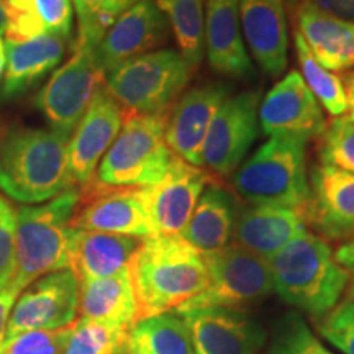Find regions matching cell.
I'll use <instances>...</instances> for the list:
<instances>
[{
	"mask_svg": "<svg viewBox=\"0 0 354 354\" xmlns=\"http://www.w3.org/2000/svg\"><path fill=\"white\" fill-rule=\"evenodd\" d=\"M274 292L287 305L312 317H325L346 295L349 274L330 243L308 228L269 259Z\"/></svg>",
	"mask_w": 354,
	"mask_h": 354,
	"instance_id": "3",
	"label": "cell"
},
{
	"mask_svg": "<svg viewBox=\"0 0 354 354\" xmlns=\"http://www.w3.org/2000/svg\"><path fill=\"white\" fill-rule=\"evenodd\" d=\"M271 354H336L318 339L302 315L287 313L274 326Z\"/></svg>",
	"mask_w": 354,
	"mask_h": 354,
	"instance_id": "33",
	"label": "cell"
},
{
	"mask_svg": "<svg viewBox=\"0 0 354 354\" xmlns=\"http://www.w3.org/2000/svg\"><path fill=\"white\" fill-rule=\"evenodd\" d=\"M165 13L179 53L196 71L205 51V3L203 0H153Z\"/></svg>",
	"mask_w": 354,
	"mask_h": 354,
	"instance_id": "29",
	"label": "cell"
},
{
	"mask_svg": "<svg viewBox=\"0 0 354 354\" xmlns=\"http://www.w3.org/2000/svg\"><path fill=\"white\" fill-rule=\"evenodd\" d=\"M79 313L86 320L130 330L138 322V302L130 268L110 277L81 282Z\"/></svg>",
	"mask_w": 354,
	"mask_h": 354,
	"instance_id": "26",
	"label": "cell"
},
{
	"mask_svg": "<svg viewBox=\"0 0 354 354\" xmlns=\"http://www.w3.org/2000/svg\"><path fill=\"white\" fill-rule=\"evenodd\" d=\"M299 2H300V0H284V3H286V8H287V10H289L290 15H292V12H294L295 8H297Z\"/></svg>",
	"mask_w": 354,
	"mask_h": 354,
	"instance_id": "45",
	"label": "cell"
},
{
	"mask_svg": "<svg viewBox=\"0 0 354 354\" xmlns=\"http://www.w3.org/2000/svg\"><path fill=\"white\" fill-rule=\"evenodd\" d=\"M81 203V190L73 187L53 201L17 212L15 274L10 282L17 292L46 274L69 269L73 216Z\"/></svg>",
	"mask_w": 354,
	"mask_h": 354,
	"instance_id": "4",
	"label": "cell"
},
{
	"mask_svg": "<svg viewBox=\"0 0 354 354\" xmlns=\"http://www.w3.org/2000/svg\"><path fill=\"white\" fill-rule=\"evenodd\" d=\"M295 53H297V61L302 71V79L307 84L318 104L328 112L331 117H343L346 113V94L342 77L336 76L335 73L325 69L318 61L313 57L312 51L305 43L297 30L294 33Z\"/></svg>",
	"mask_w": 354,
	"mask_h": 354,
	"instance_id": "30",
	"label": "cell"
},
{
	"mask_svg": "<svg viewBox=\"0 0 354 354\" xmlns=\"http://www.w3.org/2000/svg\"><path fill=\"white\" fill-rule=\"evenodd\" d=\"M71 225L77 230L123 234L140 240L154 236L146 187L82 190L81 203Z\"/></svg>",
	"mask_w": 354,
	"mask_h": 354,
	"instance_id": "12",
	"label": "cell"
},
{
	"mask_svg": "<svg viewBox=\"0 0 354 354\" xmlns=\"http://www.w3.org/2000/svg\"><path fill=\"white\" fill-rule=\"evenodd\" d=\"M46 33L38 17L33 0H8L7 3V43H24Z\"/></svg>",
	"mask_w": 354,
	"mask_h": 354,
	"instance_id": "36",
	"label": "cell"
},
{
	"mask_svg": "<svg viewBox=\"0 0 354 354\" xmlns=\"http://www.w3.org/2000/svg\"><path fill=\"white\" fill-rule=\"evenodd\" d=\"M6 66H7V46H6V41L0 38V81L3 79Z\"/></svg>",
	"mask_w": 354,
	"mask_h": 354,
	"instance_id": "44",
	"label": "cell"
},
{
	"mask_svg": "<svg viewBox=\"0 0 354 354\" xmlns=\"http://www.w3.org/2000/svg\"><path fill=\"white\" fill-rule=\"evenodd\" d=\"M344 94H346V113L348 118L354 123V69L348 71L346 74L342 77Z\"/></svg>",
	"mask_w": 354,
	"mask_h": 354,
	"instance_id": "42",
	"label": "cell"
},
{
	"mask_svg": "<svg viewBox=\"0 0 354 354\" xmlns=\"http://www.w3.org/2000/svg\"><path fill=\"white\" fill-rule=\"evenodd\" d=\"M236 196L250 205H281L305 210L310 197L307 141L271 136L234 171Z\"/></svg>",
	"mask_w": 354,
	"mask_h": 354,
	"instance_id": "6",
	"label": "cell"
},
{
	"mask_svg": "<svg viewBox=\"0 0 354 354\" xmlns=\"http://www.w3.org/2000/svg\"><path fill=\"white\" fill-rule=\"evenodd\" d=\"M69 38L56 33H43L24 43H7V66L0 97L24 94L41 81L61 63L68 50Z\"/></svg>",
	"mask_w": 354,
	"mask_h": 354,
	"instance_id": "25",
	"label": "cell"
},
{
	"mask_svg": "<svg viewBox=\"0 0 354 354\" xmlns=\"http://www.w3.org/2000/svg\"><path fill=\"white\" fill-rule=\"evenodd\" d=\"M335 258L349 274V286L346 295H344V302H349V300H354V240L343 243V245L336 250Z\"/></svg>",
	"mask_w": 354,
	"mask_h": 354,
	"instance_id": "40",
	"label": "cell"
},
{
	"mask_svg": "<svg viewBox=\"0 0 354 354\" xmlns=\"http://www.w3.org/2000/svg\"><path fill=\"white\" fill-rule=\"evenodd\" d=\"M203 33L212 69L238 81L254 76L253 63L243 41L240 0H205Z\"/></svg>",
	"mask_w": 354,
	"mask_h": 354,
	"instance_id": "21",
	"label": "cell"
},
{
	"mask_svg": "<svg viewBox=\"0 0 354 354\" xmlns=\"http://www.w3.org/2000/svg\"><path fill=\"white\" fill-rule=\"evenodd\" d=\"M68 136L13 127L0 135V189L13 201L43 203L76 187L69 171Z\"/></svg>",
	"mask_w": 354,
	"mask_h": 354,
	"instance_id": "2",
	"label": "cell"
},
{
	"mask_svg": "<svg viewBox=\"0 0 354 354\" xmlns=\"http://www.w3.org/2000/svg\"><path fill=\"white\" fill-rule=\"evenodd\" d=\"M236 197L220 184H209L180 236L203 254L228 246L238 215Z\"/></svg>",
	"mask_w": 354,
	"mask_h": 354,
	"instance_id": "27",
	"label": "cell"
},
{
	"mask_svg": "<svg viewBox=\"0 0 354 354\" xmlns=\"http://www.w3.org/2000/svg\"><path fill=\"white\" fill-rule=\"evenodd\" d=\"M19 295H20V292L12 289L10 286L0 292V344H2L3 338H6L8 318H10L12 308H13V305H15L17 297H19Z\"/></svg>",
	"mask_w": 354,
	"mask_h": 354,
	"instance_id": "41",
	"label": "cell"
},
{
	"mask_svg": "<svg viewBox=\"0 0 354 354\" xmlns=\"http://www.w3.org/2000/svg\"><path fill=\"white\" fill-rule=\"evenodd\" d=\"M261 92L228 95L212 120L202 149V166L216 176H230L250 153L259 133Z\"/></svg>",
	"mask_w": 354,
	"mask_h": 354,
	"instance_id": "10",
	"label": "cell"
},
{
	"mask_svg": "<svg viewBox=\"0 0 354 354\" xmlns=\"http://www.w3.org/2000/svg\"><path fill=\"white\" fill-rule=\"evenodd\" d=\"M317 330L338 351L354 354V300L338 305Z\"/></svg>",
	"mask_w": 354,
	"mask_h": 354,
	"instance_id": "37",
	"label": "cell"
},
{
	"mask_svg": "<svg viewBox=\"0 0 354 354\" xmlns=\"http://www.w3.org/2000/svg\"><path fill=\"white\" fill-rule=\"evenodd\" d=\"M118 354H196V351L183 317L167 312L135 322Z\"/></svg>",
	"mask_w": 354,
	"mask_h": 354,
	"instance_id": "28",
	"label": "cell"
},
{
	"mask_svg": "<svg viewBox=\"0 0 354 354\" xmlns=\"http://www.w3.org/2000/svg\"><path fill=\"white\" fill-rule=\"evenodd\" d=\"M128 330L79 318L71 325L63 354H118Z\"/></svg>",
	"mask_w": 354,
	"mask_h": 354,
	"instance_id": "32",
	"label": "cell"
},
{
	"mask_svg": "<svg viewBox=\"0 0 354 354\" xmlns=\"http://www.w3.org/2000/svg\"><path fill=\"white\" fill-rule=\"evenodd\" d=\"M210 174L177 156L161 183L146 187L154 236H180L207 185Z\"/></svg>",
	"mask_w": 354,
	"mask_h": 354,
	"instance_id": "19",
	"label": "cell"
},
{
	"mask_svg": "<svg viewBox=\"0 0 354 354\" xmlns=\"http://www.w3.org/2000/svg\"><path fill=\"white\" fill-rule=\"evenodd\" d=\"M125 115V109L113 99L107 87L102 86L71 135L69 171L81 192L94 183L97 167L120 133Z\"/></svg>",
	"mask_w": 354,
	"mask_h": 354,
	"instance_id": "13",
	"label": "cell"
},
{
	"mask_svg": "<svg viewBox=\"0 0 354 354\" xmlns=\"http://www.w3.org/2000/svg\"><path fill=\"white\" fill-rule=\"evenodd\" d=\"M140 0H73L77 15V44L95 48L115 21Z\"/></svg>",
	"mask_w": 354,
	"mask_h": 354,
	"instance_id": "31",
	"label": "cell"
},
{
	"mask_svg": "<svg viewBox=\"0 0 354 354\" xmlns=\"http://www.w3.org/2000/svg\"><path fill=\"white\" fill-rule=\"evenodd\" d=\"M69 330L71 326L61 330L24 331L3 339L0 354H63Z\"/></svg>",
	"mask_w": 354,
	"mask_h": 354,
	"instance_id": "35",
	"label": "cell"
},
{
	"mask_svg": "<svg viewBox=\"0 0 354 354\" xmlns=\"http://www.w3.org/2000/svg\"><path fill=\"white\" fill-rule=\"evenodd\" d=\"M17 212L0 196V292L10 286L15 274Z\"/></svg>",
	"mask_w": 354,
	"mask_h": 354,
	"instance_id": "38",
	"label": "cell"
},
{
	"mask_svg": "<svg viewBox=\"0 0 354 354\" xmlns=\"http://www.w3.org/2000/svg\"><path fill=\"white\" fill-rule=\"evenodd\" d=\"M128 268L138 302V320L177 312L209 282L203 253L183 236L145 238Z\"/></svg>",
	"mask_w": 354,
	"mask_h": 354,
	"instance_id": "1",
	"label": "cell"
},
{
	"mask_svg": "<svg viewBox=\"0 0 354 354\" xmlns=\"http://www.w3.org/2000/svg\"><path fill=\"white\" fill-rule=\"evenodd\" d=\"M171 26L153 0H140L128 8L94 48L99 68L105 74L133 57L151 53L169 39Z\"/></svg>",
	"mask_w": 354,
	"mask_h": 354,
	"instance_id": "18",
	"label": "cell"
},
{
	"mask_svg": "<svg viewBox=\"0 0 354 354\" xmlns=\"http://www.w3.org/2000/svg\"><path fill=\"white\" fill-rule=\"evenodd\" d=\"M7 3L8 0H0V35H6L7 30Z\"/></svg>",
	"mask_w": 354,
	"mask_h": 354,
	"instance_id": "43",
	"label": "cell"
},
{
	"mask_svg": "<svg viewBox=\"0 0 354 354\" xmlns=\"http://www.w3.org/2000/svg\"><path fill=\"white\" fill-rule=\"evenodd\" d=\"M74 228V227H73ZM140 238L74 228L69 269L79 284L110 277L127 269L141 245Z\"/></svg>",
	"mask_w": 354,
	"mask_h": 354,
	"instance_id": "23",
	"label": "cell"
},
{
	"mask_svg": "<svg viewBox=\"0 0 354 354\" xmlns=\"http://www.w3.org/2000/svg\"><path fill=\"white\" fill-rule=\"evenodd\" d=\"M305 220L326 241L354 240V174L317 165L310 176Z\"/></svg>",
	"mask_w": 354,
	"mask_h": 354,
	"instance_id": "16",
	"label": "cell"
},
{
	"mask_svg": "<svg viewBox=\"0 0 354 354\" xmlns=\"http://www.w3.org/2000/svg\"><path fill=\"white\" fill-rule=\"evenodd\" d=\"M292 15L297 32L323 68L331 73L354 69V24L336 20L307 3H299Z\"/></svg>",
	"mask_w": 354,
	"mask_h": 354,
	"instance_id": "24",
	"label": "cell"
},
{
	"mask_svg": "<svg viewBox=\"0 0 354 354\" xmlns=\"http://www.w3.org/2000/svg\"><path fill=\"white\" fill-rule=\"evenodd\" d=\"M77 313L79 281L74 272L61 269L46 274L17 297L7 323L6 338L24 331L68 328L76 322Z\"/></svg>",
	"mask_w": 354,
	"mask_h": 354,
	"instance_id": "11",
	"label": "cell"
},
{
	"mask_svg": "<svg viewBox=\"0 0 354 354\" xmlns=\"http://www.w3.org/2000/svg\"><path fill=\"white\" fill-rule=\"evenodd\" d=\"M104 79L94 48L74 43L73 55L55 71L37 97L38 109L51 130L71 138L97 91L104 86Z\"/></svg>",
	"mask_w": 354,
	"mask_h": 354,
	"instance_id": "9",
	"label": "cell"
},
{
	"mask_svg": "<svg viewBox=\"0 0 354 354\" xmlns=\"http://www.w3.org/2000/svg\"><path fill=\"white\" fill-rule=\"evenodd\" d=\"M243 41L268 77L284 74L289 50V28L284 0H240Z\"/></svg>",
	"mask_w": 354,
	"mask_h": 354,
	"instance_id": "20",
	"label": "cell"
},
{
	"mask_svg": "<svg viewBox=\"0 0 354 354\" xmlns=\"http://www.w3.org/2000/svg\"><path fill=\"white\" fill-rule=\"evenodd\" d=\"M320 161L354 174V123L348 117H336L326 125L322 135Z\"/></svg>",
	"mask_w": 354,
	"mask_h": 354,
	"instance_id": "34",
	"label": "cell"
},
{
	"mask_svg": "<svg viewBox=\"0 0 354 354\" xmlns=\"http://www.w3.org/2000/svg\"><path fill=\"white\" fill-rule=\"evenodd\" d=\"M232 88L225 82H207L184 92L167 115L165 138L171 151L202 167V149L216 110Z\"/></svg>",
	"mask_w": 354,
	"mask_h": 354,
	"instance_id": "17",
	"label": "cell"
},
{
	"mask_svg": "<svg viewBox=\"0 0 354 354\" xmlns=\"http://www.w3.org/2000/svg\"><path fill=\"white\" fill-rule=\"evenodd\" d=\"M307 228L305 210L281 205H248L238 210L232 245L269 261Z\"/></svg>",
	"mask_w": 354,
	"mask_h": 354,
	"instance_id": "22",
	"label": "cell"
},
{
	"mask_svg": "<svg viewBox=\"0 0 354 354\" xmlns=\"http://www.w3.org/2000/svg\"><path fill=\"white\" fill-rule=\"evenodd\" d=\"M259 128L268 136H289L308 141L322 136L325 113L297 71H290L261 99Z\"/></svg>",
	"mask_w": 354,
	"mask_h": 354,
	"instance_id": "14",
	"label": "cell"
},
{
	"mask_svg": "<svg viewBox=\"0 0 354 354\" xmlns=\"http://www.w3.org/2000/svg\"><path fill=\"white\" fill-rule=\"evenodd\" d=\"M166 122L167 117L159 115L127 112L91 187H153L161 183L177 158L166 143Z\"/></svg>",
	"mask_w": 354,
	"mask_h": 354,
	"instance_id": "5",
	"label": "cell"
},
{
	"mask_svg": "<svg viewBox=\"0 0 354 354\" xmlns=\"http://www.w3.org/2000/svg\"><path fill=\"white\" fill-rule=\"evenodd\" d=\"M299 3H307L336 20L354 24V0H300Z\"/></svg>",
	"mask_w": 354,
	"mask_h": 354,
	"instance_id": "39",
	"label": "cell"
},
{
	"mask_svg": "<svg viewBox=\"0 0 354 354\" xmlns=\"http://www.w3.org/2000/svg\"><path fill=\"white\" fill-rule=\"evenodd\" d=\"M203 258L209 282L201 294L183 305L177 313L205 307L240 308L274 292L269 261L240 246L228 245L203 254Z\"/></svg>",
	"mask_w": 354,
	"mask_h": 354,
	"instance_id": "8",
	"label": "cell"
},
{
	"mask_svg": "<svg viewBox=\"0 0 354 354\" xmlns=\"http://www.w3.org/2000/svg\"><path fill=\"white\" fill-rule=\"evenodd\" d=\"M179 315L196 354H258L268 342V331L240 308L205 307Z\"/></svg>",
	"mask_w": 354,
	"mask_h": 354,
	"instance_id": "15",
	"label": "cell"
},
{
	"mask_svg": "<svg viewBox=\"0 0 354 354\" xmlns=\"http://www.w3.org/2000/svg\"><path fill=\"white\" fill-rule=\"evenodd\" d=\"M194 69L176 50L136 56L105 76V87L128 113L167 117L183 97Z\"/></svg>",
	"mask_w": 354,
	"mask_h": 354,
	"instance_id": "7",
	"label": "cell"
}]
</instances>
